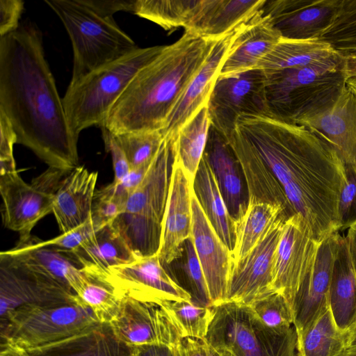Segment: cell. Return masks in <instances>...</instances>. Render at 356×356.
<instances>
[{
  "label": "cell",
  "instance_id": "obj_1",
  "mask_svg": "<svg viewBox=\"0 0 356 356\" xmlns=\"http://www.w3.org/2000/svg\"><path fill=\"white\" fill-rule=\"evenodd\" d=\"M0 111L17 143L49 167L71 171L79 165L78 139L69 127L41 32L31 22L0 37Z\"/></svg>",
  "mask_w": 356,
  "mask_h": 356
},
{
  "label": "cell",
  "instance_id": "obj_2",
  "mask_svg": "<svg viewBox=\"0 0 356 356\" xmlns=\"http://www.w3.org/2000/svg\"><path fill=\"white\" fill-rule=\"evenodd\" d=\"M217 40L185 30L135 75L101 127L113 134L161 131Z\"/></svg>",
  "mask_w": 356,
  "mask_h": 356
},
{
  "label": "cell",
  "instance_id": "obj_3",
  "mask_svg": "<svg viewBox=\"0 0 356 356\" xmlns=\"http://www.w3.org/2000/svg\"><path fill=\"white\" fill-rule=\"evenodd\" d=\"M165 46L138 47L69 84L62 99L69 127L75 138L79 139L85 129L104 124L110 109L132 79Z\"/></svg>",
  "mask_w": 356,
  "mask_h": 356
},
{
  "label": "cell",
  "instance_id": "obj_4",
  "mask_svg": "<svg viewBox=\"0 0 356 356\" xmlns=\"http://www.w3.org/2000/svg\"><path fill=\"white\" fill-rule=\"evenodd\" d=\"M66 29L73 49L70 83L138 47L113 17L100 14L85 0H44Z\"/></svg>",
  "mask_w": 356,
  "mask_h": 356
},
{
  "label": "cell",
  "instance_id": "obj_5",
  "mask_svg": "<svg viewBox=\"0 0 356 356\" xmlns=\"http://www.w3.org/2000/svg\"><path fill=\"white\" fill-rule=\"evenodd\" d=\"M173 161L172 140H163L145 177L113 222L138 257L158 252Z\"/></svg>",
  "mask_w": 356,
  "mask_h": 356
},
{
  "label": "cell",
  "instance_id": "obj_6",
  "mask_svg": "<svg viewBox=\"0 0 356 356\" xmlns=\"http://www.w3.org/2000/svg\"><path fill=\"white\" fill-rule=\"evenodd\" d=\"M212 307L213 318L204 339L213 348L234 356H296L294 327L284 334L270 330L244 305L224 302Z\"/></svg>",
  "mask_w": 356,
  "mask_h": 356
},
{
  "label": "cell",
  "instance_id": "obj_7",
  "mask_svg": "<svg viewBox=\"0 0 356 356\" xmlns=\"http://www.w3.org/2000/svg\"><path fill=\"white\" fill-rule=\"evenodd\" d=\"M99 322L77 295L68 303L25 305L0 322L1 343L28 350L62 340Z\"/></svg>",
  "mask_w": 356,
  "mask_h": 356
},
{
  "label": "cell",
  "instance_id": "obj_8",
  "mask_svg": "<svg viewBox=\"0 0 356 356\" xmlns=\"http://www.w3.org/2000/svg\"><path fill=\"white\" fill-rule=\"evenodd\" d=\"M266 74L254 68L218 76L208 102L211 126L228 141L242 115H268Z\"/></svg>",
  "mask_w": 356,
  "mask_h": 356
},
{
  "label": "cell",
  "instance_id": "obj_9",
  "mask_svg": "<svg viewBox=\"0 0 356 356\" xmlns=\"http://www.w3.org/2000/svg\"><path fill=\"white\" fill-rule=\"evenodd\" d=\"M321 243L301 215L295 213L285 220L275 254L273 289L284 296L292 312L295 297Z\"/></svg>",
  "mask_w": 356,
  "mask_h": 356
},
{
  "label": "cell",
  "instance_id": "obj_10",
  "mask_svg": "<svg viewBox=\"0 0 356 356\" xmlns=\"http://www.w3.org/2000/svg\"><path fill=\"white\" fill-rule=\"evenodd\" d=\"M162 264L156 253L138 257L129 264L111 267L99 275L122 297L159 305L167 301H191V294L170 276Z\"/></svg>",
  "mask_w": 356,
  "mask_h": 356
},
{
  "label": "cell",
  "instance_id": "obj_11",
  "mask_svg": "<svg viewBox=\"0 0 356 356\" xmlns=\"http://www.w3.org/2000/svg\"><path fill=\"white\" fill-rule=\"evenodd\" d=\"M287 218L285 216L280 217L249 254L232 265L225 302L248 306L275 291V254Z\"/></svg>",
  "mask_w": 356,
  "mask_h": 356
},
{
  "label": "cell",
  "instance_id": "obj_12",
  "mask_svg": "<svg viewBox=\"0 0 356 356\" xmlns=\"http://www.w3.org/2000/svg\"><path fill=\"white\" fill-rule=\"evenodd\" d=\"M76 298L70 288L0 257V322L25 305H60Z\"/></svg>",
  "mask_w": 356,
  "mask_h": 356
},
{
  "label": "cell",
  "instance_id": "obj_13",
  "mask_svg": "<svg viewBox=\"0 0 356 356\" xmlns=\"http://www.w3.org/2000/svg\"><path fill=\"white\" fill-rule=\"evenodd\" d=\"M341 235H328L321 243L316 257L305 277L293 305V327L301 337L329 305L333 267Z\"/></svg>",
  "mask_w": 356,
  "mask_h": 356
},
{
  "label": "cell",
  "instance_id": "obj_14",
  "mask_svg": "<svg viewBox=\"0 0 356 356\" xmlns=\"http://www.w3.org/2000/svg\"><path fill=\"white\" fill-rule=\"evenodd\" d=\"M117 336L130 346L163 344L176 347L181 336L159 305L124 296L110 322Z\"/></svg>",
  "mask_w": 356,
  "mask_h": 356
},
{
  "label": "cell",
  "instance_id": "obj_15",
  "mask_svg": "<svg viewBox=\"0 0 356 356\" xmlns=\"http://www.w3.org/2000/svg\"><path fill=\"white\" fill-rule=\"evenodd\" d=\"M191 238L202 266L211 306L226 301L232 268V254L203 211L193 191Z\"/></svg>",
  "mask_w": 356,
  "mask_h": 356
},
{
  "label": "cell",
  "instance_id": "obj_16",
  "mask_svg": "<svg viewBox=\"0 0 356 356\" xmlns=\"http://www.w3.org/2000/svg\"><path fill=\"white\" fill-rule=\"evenodd\" d=\"M243 24L216 42L205 61L188 83L161 131L164 140L172 139L179 129L208 104L225 60Z\"/></svg>",
  "mask_w": 356,
  "mask_h": 356
},
{
  "label": "cell",
  "instance_id": "obj_17",
  "mask_svg": "<svg viewBox=\"0 0 356 356\" xmlns=\"http://www.w3.org/2000/svg\"><path fill=\"white\" fill-rule=\"evenodd\" d=\"M1 216L4 226L29 237L36 223L52 212L54 195L25 182L17 170L0 172Z\"/></svg>",
  "mask_w": 356,
  "mask_h": 356
},
{
  "label": "cell",
  "instance_id": "obj_18",
  "mask_svg": "<svg viewBox=\"0 0 356 356\" xmlns=\"http://www.w3.org/2000/svg\"><path fill=\"white\" fill-rule=\"evenodd\" d=\"M192 193L193 183L181 163L174 158L157 252L162 264H168L181 257L184 243L191 237Z\"/></svg>",
  "mask_w": 356,
  "mask_h": 356
},
{
  "label": "cell",
  "instance_id": "obj_19",
  "mask_svg": "<svg viewBox=\"0 0 356 356\" xmlns=\"http://www.w3.org/2000/svg\"><path fill=\"white\" fill-rule=\"evenodd\" d=\"M339 55L304 67L266 74V94L269 115L286 120L296 101L306 88L341 72Z\"/></svg>",
  "mask_w": 356,
  "mask_h": 356
},
{
  "label": "cell",
  "instance_id": "obj_20",
  "mask_svg": "<svg viewBox=\"0 0 356 356\" xmlns=\"http://www.w3.org/2000/svg\"><path fill=\"white\" fill-rule=\"evenodd\" d=\"M339 0H266L262 14L268 16L282 38H316L327 24Z\"/></svg>",
  "mask_w": 356,
  "mask_h": 356
},
{
  "label": "cell",
  "instance_id": "obj_21",
  "mask_svg": "<svg viewBox=\"0 0 356 356\" xmlns=\"http://www.w3.org/2000/svg\"><path fill=\"white\" fill-rule=\"evenodd\" d=\"M65 253L42 245L40 239L30 235L26 238H19L14 248L1 252L0 257L25 269L50 277L70 288L75 293L81 284L83 271Z\"/></svg>",
  "mask_w": 356,
  "mask_h": 356
},
{
  "label": "cell",
  "instance_id": "obj_22",
  "mask_svg": "<svg viewBox=\"0 0 356 356\" xmlns=\"http://www.w3.org/2000/svg\"><path fill=\"white\" fill-rule=\"evenodd\" d=\"M282 38L270 18L261 10L244 24L236 37L219 76H226L257 68Z\"/></svg>",
  "mask_w": 356,
  "mask_h": 356
},
{
  "label": "cell",
  "instance_id": "obj_23",
  "mask_svg": "<svg viewBox=\"0 0 356 356\" xmlns=\"http://www.w3.org/2000/svg\"><path fill=\"white\" fill-rule=\"evenodd\" d=\"M98 172L79 165L63 179L54 194L52 213L61 234L67 233L92 217Z\"/></svg>",
  "mask_w": 356,
  "mask_h": 356
},
{
  "label": "cell",
  "instance_id": "obj_24",
  "mask_svg": "<svg viewBox=\"0 0 356 356\" xmlns=\"http://www.w3.org/2000/svg\"><path fill=\"white\" fill-rule=\"evenodd\" d=\"M31 356H133L110 323L99 322L72 336L26 350Z\"/></svg>",
  "mask_w": 356,
  "mask_h": 356
},
{
  "label": "cell",
  "instance_id": "obj_25",
  "mask_svg": "<svg viewBox=\"0 0 356 356\" xmlns=\"http://www.w3.org/2000/svg\"><path fill=\"white\" fill-rule=\"evenodd\" d=\"M266 0H201L195 15L185 30L211 40H218L252 19Z\"/></svg>",
  "mask_w": 356,
  "mask_h": 356
},
{
  "label": "cell",
  "instance_id": "obj_26",
  "mask_svg": "<svg viewBox=\"0 0 356 356\" xmlns=\"http://www.w3.org/2000/svg\"><path fill=\"white\" fill-rule=\"evenodd\" d=\"M67 253L80 268L99 275L138 257L113 223L104 226L84 244Z\"/></svg>",
  "mask_w": 356,
  "mask_h": 356
},
{
  "label": "cell",
  "instance_id": "obj_27",
  "mask_svg": "<svg viewBox=\"0 0 356 356\" xmlns=\"http://www.w3.org/2000/svg\"><path fill=\"white\" fill-rule=\"evenodd\" d=\"M204 154L215 174L228 211L234 220L245 209L248 201L242 197L240 165L227 140L210 127Z\"/></svg>",
  "mask_w": 356,
  "mask_h": 356
},
{
  "label": "cell",
  "instance_id": "obj_28",
  "mask_svg": "<svg viewBox=\"0 0 356 356\" xmlns=\"http://www.w3.org/2000/svg\"><path fill=\"white\" fill-rule=\"evenodd\" d=\"M193 191L216 232L232 254L235 244L234 220L228 211L204 154L193 182Z\"/></svg>",
  "mask_w": 356,
  "mask_h": 356
},
{
  "label": "cell",
  "instance_id": "obj_29",
  "mask_svg": "<svg viewBox=\"0 0 356 356\" xmlns=\"http://www.w3.org/2000/svg\"><path fill=\"white\" fill-rule=\"evenodd\" d=\"M329 305L336 325L346 332L356 318V271L343 236L333 267Z\"/></svg>",
  "mask_w": 356,
  "mask_h": 356
},
{
  "label": "cell",
  "instance_id": "obj_30",
  "mask_svg": "<svg viewBox=\"0 0 356 356\" xmlns=\"http://www.w3.org/2000/svg\"><path fill=\"white\" fill-rule=\"evenodd\" d=\"M282 216L289 218L281 205L248 197L245 210L234 220L233 264L244 259Z\"/></svg>",
  "mask_w": 356,
  "mask_h": 356
},
{
  "label": "cell",
  "instance_id": "obj_31",
  "mask_svg": "<svg viewBox=\"0 0 356 356\" xmlns=\"http://www.w3.org/2000/svg\"><path fill=\"white\" fill-rule=\"evenodd\" d=\"M339 55L332 45L318 38H282L275 48L258 63L266 74L304 67Z\"/></svg>",
  "mask_w": 356,
  "mask_h": 356
},
{
  "label": "cell",
  "instance_id": "obj_32",
  "mask_svg": "<svg viewBox=\"0 0 356 356\" xmlns=\"http://www.w3.org/2000/svg\"><path fill=\"white\" fill-rule=\"evenodd\" d=\"M210 127L207 104L170 139L174 158L181 163L192 183L206 148Z\"/></svg>",
  "mask_w": 356,
  "mask_h": 356
},
{
  "label": "cell",
  "instance_id": "obj_33",
  "mask_svg": "<svg viewBox=\"0 0 356 356\" xmlns=\"http://www.w3.org/2000/svg\"><path fill=\"white\" fill-rule=\"evenodd\" d=\"M346 332L337 327L328 305L297 338L296 356H346Z\"/></svg>",
  "mask_w": 356,
  "mask_h": 356
},
{
  "label": "cell",
  "instance_id": "obj_34",
  "mask_svg": "<svg viewBox=\"0 0 356 356\" xmlns=\"http://www.w3.org/2000/svg\"><path fill=\"white\" fill-rule=\"evenodd\" d=\"M201 0H134L132 12L166 31L184 29L193 19Z\"/></svg>",
  "mask_w": 356,
  "mask_h": 356
},
{
  "label": "cell",
  "instance_id": "obj_35",
  "mask_svg": "<svg viewBox=\"0 0 356 356\" xmlns=\"http://www.w3.org/2000/svg\"><path fill=\"white\" fill-rule=\"evenodd\" d=\"M79 298L88 306L99 322L110 323L116 316L123 298L102 276L83 269Z\"/></svg>",
  "mask_w": 356,
  "mask_h": 356
},
{
  "label": "cell",
  "instance_id": "obj_36",
  "mask_svg": "<svg viewBox=\"0 0 356 356\" xmlns=\"http://www.w3.org/2000/svg\"><path fill=\"white\" fill-rule=\"evenodd\" d=\"M179 332L181 338L205 339L213 318V307L191 301H167L160 305Z\"/></svg>",
  "mask_w": 356,
  "mask_h": 356
},
{
  "label": "cell",
  "instance_id": "obj_37",
  "mask_svg": "<svg viewBox=\"0 0 356 356\" xmlns=\"http://www.w3.org/2000/svg\"><path fill=\"white\" fill-rule=\"evenodd\" d=\"M248 307L257 320L270 330L284 334L294 327L292 310L284 296L276 291L263 296Z\"/></svg>",
  "mask_w": 356,
  "mask_h": 356
},
{
  "label": "cell",
  "instance_id": "obj_38",
  "mask_svg": "<svg viewBox=\"0 0 356 356\" xmlns=\"http://www.w3.org/2000/svg\"><path fill=\"white\" fill-rule=\"evenodd\" d=\"M113 135L124 150L131 169L149 165L164 140L161 131Z\"/></svg>",
  "mask_w": 356,
  "mask_h": 356
},
{
  "label": "cell",
  "instance_id": "obj_39",
  "mask_svg": "<svg viewBox=\"0 0 356 356\" xmlns=\"http://www.w3.org/2000/svg\"><path fill=\"white\" fill-rule=\"evenodd\" d=\"M186 254L184 271L191 289V302L194 304L211 307V302L203 270L191 237L184 243Z\"/></svg>",
  "mask_w": 356,
  "mask_h": 356
},
{
  "label": "cell",
  "instance_id": "obj_40",
  "mask_svg": "<svg viewBox=\"0 0 356 356\" xmlns=\"http://www.w3.org/2000/svg\"><path fill=\"white\" fill-rule=\"evenodd\" d=\"M125 205L126 202L116 194L114 185L111 183L95 191L92 217L102 228L113 223L123 212Z\"/></svg>",
  "mask_w": 356,
  "mask_h": 356
},
{
  "label": "cell",
  "instance_id": "obj_41",
  "mask_svg": "<svg viewBox=\"0 0 356 356\" xmlns=\"http://www.w3.org/2000/svg\"><path fill=\"white\" fill-rule=\"evenodd\" d=\"M340 231L356 222V165L345 163V178L339 197Z\"/></svg>",
  "mask_w": 356,
  "mask_h": 356
},
{
  "label": "cell",
  "instance_id": "obj_42",
  "mask_svg": "<svg viewBox=\"0 0 356 356\" xmlns=\"http://www.w3.org/2000/svg\"><path fill=\"white\" fill-rule=\"evenodd\" d=\"M99 227L92 217L76 228L47 241L40 240L43 246H50L65 252H70L87 242Z\"/></svg>",
  "mask_w": 356,
  "mask_h": 356
},
{
  "label": "cell",
  "instance_id": "obj_43",
  "mask_svg": "<svg viewBox=\"0 0 356 356\" xmlns=\"http://www.w3.org/2000/svg\"><path fill=\"white\" fill-rule=\"evenodd\" d=\"M17 135L4 113L0 111V172L16 170L13 146Z\"/></svg>",
  "mask_w": 356,
  "mask_h": 356
},
{
  "label": "cell",
  "instance_id": "obj_44",
  "mask_svg": "<svg viewBox=\"0 0 356 356\" xmlns=\"http://www.w3.org/2000/svg\"><path fill=\"white\" fill-rule=\"evenodd\" d=\"M106 150L112 157L114 170L113 183H120L130 172L131 167L127 156L114 135L104 127H100Z\"/></svg>",
  "mask_w": 356,
  "mask_h": 356
},
{
  "label": "cell",
  "instance_id": "obj_45",
  "mask_svg": "<svg viewBox=\"0 0 356 356\" xmlns=\"http://www.w3.org/2000/svg\"><path fill=\"white\" fill-rule=\"evenodd\" d=\"M23 9L22 0H0V37L19 28Z\"/></svg>",
  "mask_w": 356,
  "mask_h": 356
},
{
  "label": "cell",
  "instance_id": "obj_46",
  "mask_svg": "<svg viewBox=\"0 0 356 356\" xmlns=\"http://www.w3.org/2000/svg\"><path fill=\"white\" fill-rule=\"evenodd\" d=\"M177 356H209V344L204 339L183 337L175 347Z\"/></svg>",
  "mask_w": 356,
  "mask_h": 356
},
{
  "label": "cell",
  "instance_id": "obj_47",
  "mask_svg": "<svg viewBox=\"0 0 356 356\" xmlns=\"http://www.w3.org/2000/svg\"><path fill=\"white\" fill-rule=\"evenodd\" d=\"M96 11L113 17L119 11L132 12L134 0H85Z\"/></svg>",
  "mask_w": 356,
  "mask_h": 356
},
{
  "label": "cell",
  "instance_id": "obj_48",
  "mask_svg": "<svg viewBox=\"0 0 356 356\" xmlns=\"http://www.w3.org/2000/svg\"><path fill=\"white\" fill-rule=\"evenodd\" d=\"M133 347V356H177L175 347L163 344H147Z\"/></svg>",
  "mask_w": 356,
  "mask_h": 356
},
{
  "label": "cell",
  "instance_id": "obj_49",
  "mask_svg": "<svg viewBox=\"0 0 356 356\" xmlns=\"http://www.w3.org/2000/svg\"><path fill=\"white\" fill-rule=\"evenodd\" d=\"M346 356H356V318L346 331Z\"/></svg>",
  "mask_w": 356,
  "mask_h": 356
},
{
  "label": "cell",
  "instance_id": "obj_50",
  "mask_svg": "<svg viewBox=\"0 0 356 356\" xmlns=\"http://www.w3.org/2000/svg\"><path fill=\"white\" fill-rule=\"evenodd\" d=\"M352 261L356 271V222L353 223L348 228L345 236Z\"/></svg>",
  "mask_w": 356,
  "mask_h": 356
},
{
  "label": "cell",
  "instance_id": "obj_51",
  "mask_svg": "<svg viewBox=\"0 0 356 356\" xmlns=\"http://www.w3.org/2000/svg\"><path fill=\"white\" fill-rule=\"evenodd\" d=\"M0 356H31L28 351L17 346L9 343H1Z\"/></svg>",
  "mask_w": 356,
  "mask_h": 356
},
{
  "label": "cell",
  "instance_id": "obj_52",
  "mask_svg": "<svg viewBox=\"0 0 356 356\" xmlns=\"http://www.w3.org/2000/svg\"><path fill=\"white\" fill-rule=\"evenodd\" d=\"M209 356H232V353L222 350H218L213 348L209 345Z\"/></svg>",
  "mask_w": 356,
  "mask_h": 356
},
{
  "label": "cell",
  "instance_id": "obj_53",
  "mask_svg": "<svg viewBox=\"0 0 356 356\" xmlns=\"http://www.w3.org/2000/svg\"><path fill=\"white\" fill-rule=\"evenodd\" d=\"M344 81L347 88L356 96V76L348 78Z\"/></svg>",
  "mask_w": 356,
  "mask_h": 356
},
{
  "label": "cell",
  "instance_id": "obj_54",
  "mask_svg": "<svg viewBox=\"0 0 356 356\" xmlns=\"http://www.w3.org/2000/svg\"><path fill=\"white\" fill-rule=\"evenodd\" d=\"M232 356H234V355H232Z\"/></svg>",
  "mask_w": 356,
  "mask_h": 356
},
{
  "label": "cell",
  "instance_id": "obj_55",
  "mask_svg": "<svg viewBox=\"0 0 356 356\" xmlns=\"http://www.w3.org/2000/svg\"><path fill=\"white\" fill-rule=\"evenodd\" d=\"M356 165V164H355Z\"/></svg>",
  "mask_w": 356,
  "mask_h": 356
}]
</instances>
